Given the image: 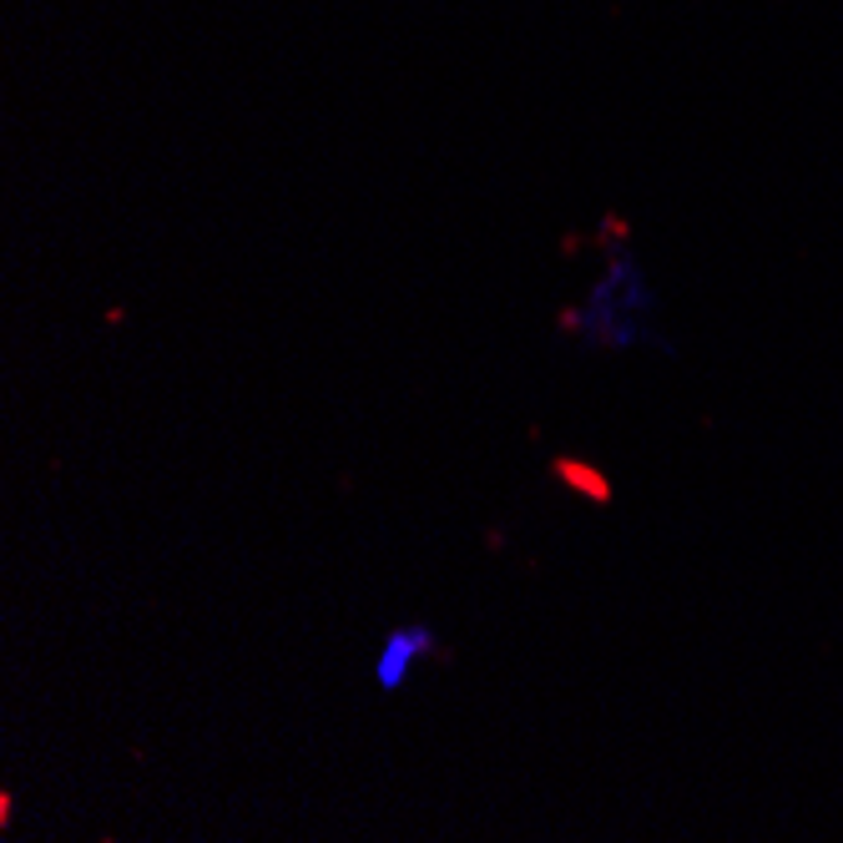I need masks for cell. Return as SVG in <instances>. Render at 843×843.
<instances>
[{"mask_svg": "<svg viewBox=\"0 0 843 843\" xmlns=\"http://www.w3.org/2000/svg\"><path fill=\"white\" fill-rule=\"evenodd\" d=\"M561 324L581 334L591 349H667V334L657 328V294L632 253H611L606 273L591 283L581 309H566Z\"/></svg>", "mask_w": 843, "mask_h": 843, "instance_id": "cell-1", "label": "cell"}, {"mask_svg": "<svg viewBox=\"0 0 843 843\" xmlns=\"http://www.w3.org/2000/svg\"><path fill=\"white\" fill-rule=\"evenodd\" d=\"M435 652H439L435 627H394V632L384 636L380 661H374V682H380L384 692H399L409 682V672H414L420 661H430Z\"/></svg>", "mask_w": 843, "mask_h": 843, "instance_id": "cell-2", "label": "cell"}, {"mask_svg": "<svg viewBox=\"0 0 843 843\" xmlns=\"http://www.w3.org/2000/svg\"><path fill=\"white\" fill-rule=\"evenodd\" d=\"M550 475L561 480V485H571L577 495H586V500H596V506H611V480H606L591 460H577V455H556V460H550Z\"/></svg>", "mask_w": 843, "mask_h": 843, "instance_id": "cell-3", "label": "cell"}]
</instances>
